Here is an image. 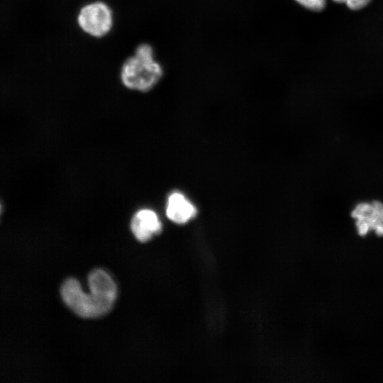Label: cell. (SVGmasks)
Wrapping results in <instances>:
<instances>
[{"label": "cell", "instance_id": "ba28073f", "mask_svg": "<svg viewBox=\"0 0 383 383\" xmlns=\"http://www.w3.org/2000/svg\"><path fill=\"white\" fill-rule=\"evenodd\" d=\"M306 9L319 11L325 8L326 0H294Z\"/></svg>", "mask_w": 383, "mask_h": 383}, {"label": "cell", "instance_id": "7a4b0ae2", "mask_svg": "<svg viewBox=\"0 0 383 383\" xmlns=\"http://www.w3.org/2000/svg\"><path fill=\"white\" fill-rule=\"evenodd\" d=\"M62 300L75 313L84 318H96L106 313L113 303L95 294L85 293L79 282L73 278L67 279L60 289Z\"/></svg>", "mask_w": 383, "mask_h": 383}, {"label": "cell", "instance_id": "5b68a950", "mask_svg": "<svg viewBox=\"0 0 383 383\" xmlns=\"http://www.w3.org/2000/svg\"><path fill=\"white\" fill-rule=\"evenodd\" d=\"M131 230L140 242H147L162 230V224L157 213L151 209L138 210L131 220Z\"/></svg>", "mask_w": 383, "mask_h": 383}, {"label": "cell", "instance_id": "8992f818", "mask_svg": "<svg viewBox=\"0 0 383 383\" xmlns=\"http://www.w3.org/2000/svg\"><path fill=\"white\" fill-rule=\"evenodd\" d=\"M197 213L195 206L179 192H172L167 198L166 215L172 222L184 224Z\"/></svg>", "mask_w": 383, "mask_h": 383}, {"label": "cell", "instance_id": "9c48e42d", "mask_svg": "<svg viewBox=\"0 0 383 383\" xmlns=\"http://www.w3.org/2000/svg\"><path fill=\"white\" fill-rule=\"evenodd\" d=\"M335 2L343 3L353 10H358L367 6L371 0H333Z\"/></svg>", "mask_w": 383, "mask_h": 383}, {"label": "cell", "instance_id": "3957f363", "mask_svg": "<svg viewBox=\"0 0 383 383\" xmlns=\"http://www.w3.org/2000/svg\"><path fill=\"white\" fill-rule=\"evenodd\" d=\"M77 21L84 33L100 38L110 31L113 25V14L106 4L94 1L81 8Z\"/></svg>", "mask_w": 383, "mask_h": 383}, {"label": "cell", "instance_id": "6da1fadb", "mask_svg": "<svg viewBox=\"0 0 383 383\" xmlns=\"http://www.w3.org/2000/svg\"><path fill=\"white\" fill-rule=\"evenodd\" d=\"M163 75L161 65L155 60L152 47L140 44L134 54L122 65L121 81L126 88L140 92L152 89Z\"/></svg>", "mask_w": 383, "mask_h": 383}, {"label": "cell", "instance_id": "52a82bcc", "mask_svg": "<svg viewBox=\"0 0 383 383\" xmlns=\"http://www.w3.org/2000/svg\"><path fill=\"white\" fill-rule=\"evenodd\" d=\"M88 285L90 292L96 296L114 302L117 288L112 278L102 270H94L88 276Z\"/></svg>", "mask_w": 383, "mask_h": 383}, {"label": "cell", "instance_id": "277c9868", "mask_svg": "<svg viewBox=\"0 0 383 383\" xmlns=\"http://www.w3.org/2000/svg\"><path fill=\"white\" fill-rule=\"evenodd\" d=\"M351 216L357 233L361 235L374 233L383 235V202L361 201L352 209Z\"/></svg>", "mask_w": 383, "mask_h": 383}]
</instances>
